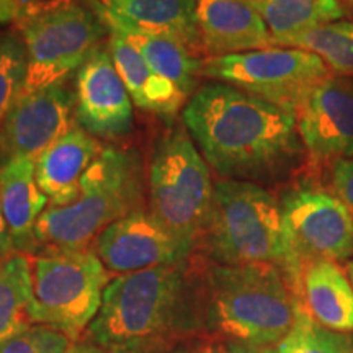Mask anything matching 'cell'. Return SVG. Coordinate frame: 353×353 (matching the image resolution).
<instances>
[{"instance_id":"cell-1","label":"cell","mask_w":353,"mask_h":353,"mask_svg":"<svg viewBox=\"0 0 353 353\" xmlns=\"http://www.w3.org/2000/svg\"><path fill=\"white\" fill-rule=\"evenodd\" d=\"M182 123L206 164L228 180L270 183L301 164L296 114L229 83L198 88Z\"/></svg>"},{"instance_id":"cell-2","label":"cell","mask_w":353,"mask_h":353,"mask_svg":"<svg viewBox=\"0 0 353 353\" xmlns=\"http://www.w3.org/2000/svg\"><path fill=\"white\" fill-rule=\"evenodd\" d=\"M201 242L219 265H275L296 294L303 267L290 245L280 200L262 185L218 180Z\"/></svg>"},{"instance_id":"cell-3","label":"cell","mask_w":353,"mask_h":353,"mask_svg":"<svg viewBox=\"0 0 353 353\" xmlns=\"http://www.w3.org/2000/svg\"><path fill=\"white\" fill-rule=\"evenodd\" d=\"M206 296L211 325L237 343L276 347L296 319V294L270 263L213 265Z\"/></svg>"},{"instance_id":"cell-4","label":"cell","mask_w":353,"mask_h":353,"mask_svg":"<svg viewBox=\"0 0 353 353\" xmlns=\"http://www.w3.org/2000/svg\"><path fill=\"white\" fill-rule=\"evenodd\" d=\"M143 165L136 151L105 145L83 174L69 205L46 208L34 228L51 250L85 249L114 221L143 208Z\"/></svg>"},{"instance_id":"cell-5","label":"cell","mask_w":353,"mask_h":353,"mask_svg":"<svg viewBox=\"0 0 353 353\" xmlns=\"http://www.w3.org/2000/svg\"><path fill=\"white\" fill-rule=\"evenodd\" d=\"M185 298V263L164 265L113 278L88 341L130 352L169 332Z\"/></svg>"},{"instance_id":"cell-6","label":"cell","mask_w":353,"mask_h":353,"mask_svg":"<svg viewBox=\"0 0 353 353\" xmlns=\"http://www.w3.org/2000/svg\"><path fill=\"white\" fill-rule=\"evenodd\" d=\"M213 190L210 165L185 126L165 131L149 164V211L190 252L205 234Z\"/></svg>"},{"instance_id":"cell-7","label":"cell","mask_w":353,"mask_h":353,"mask_svg":"<svg viewBox=\"0 0 353 353\" xmlns=\"http://www.w3.org/2000/svg\"><path fill=\"white\" fill-rule=\"evenodd\" d=\"M15 23L28 54L25 92L64 82L108 34L94 8L76 0H41Z\"/></svg>"},{"instance_id":"cell-8","label":"cell","mask_w":353,"mask_h":353,"mask_svg":"<svg viewBox=\"0 0 353 353\" xmlns=\"http://www.w3.org/2000/svg\"><path fill=\"white\" fill-rule=\"evenodd\" d=\"M108 270L90 249L51 250L32 262L33 325H46L77 342L99 314Z\"/></svg>"},{"instance_id":"cell-9","label":"cell","mask_w":353,"mask_h":353,"mask_svg":"<svg viewBox=\"0 0 353 353\" xmlns=\"http://www.w3.org/2000/svg\"><path fill=\"white\" fill-rule=\"evenodd\" d=\"M201 76L229 83L296 114L309 92L327 79L330 70L312 52L272 46L239 54L206 57Z\"/></svg>"},{"instance_id":"cell-10","label":"cell","mask_w":353,"mask_h":353,"mask_svg":"<svg viewBox=\"0 0 353 353\" xmlns=\"http://www.w3.org/2000/svg\"><path fill=\"white\" fill-rule=\"evenodd\" d=\"M278 200L290 245L301 267L314 260H353V216L332 190L304 179L288 185Z\"/></svg>"},{"instance_id":"cell-11","label":"cell","mask_w":353,"mask_h":353,"mask_svg":"<svg viewBox=\"0 0 353 353\" xmlns=\"http://www.w3.org/2000/svg\"><path fill=\"white\" fill-rule=\"evenodd\" d=\"M74 113L97 139H117L132 128V99L118 74L107 43L99 44L77 70Z\"/></svg>"},{"instance_id":"cell-12","label":"cell","mask_w":353,"mask_h":353,"mask_svg":"<svg viewBox=\"0 0 353 353\" xmlns=\"http://www.w3.org/2000/svg\"><path fill=\"white\" fill-rule=\"evenodd\" d=\"M74 94L64 82L23 92L0 126V165L46 151L72 125Z\"/></svg>"},{"instance_id":"cell-13","label":"cell","mask_w":353,"mask_h":353,"mask_svg":"<svg viewBox=\"0 0 353 353\" xmlns=\"http://www.w3.org/2000/svg\"><path fill=\"white\" fill-rule=\"evenodd\" d=\"M192 254L149 210L131 211L97 237V255L108 272L134 273L185 263Z\"/></svg>"},{"instance_id":"cell-14","label":"cell","mask_w":353,"mask_h":353,"mask_svg":"<svg viewBox=\"0 0 353 353\" xmlns=\"http://www.w3.org/2000/svg\"><path fill=\"white\" fill-rule=\"evenodd\" d=\"M298 132L317 162L353 157V82L329 76L309 92L296 112Z\"/></svg>"},{"instance_id":"cell-15","label":"cell","mask_w":353,"mask_h":353,"mask_svg":"<svg viewBox=\"0 0 353 353\" xmlns=\"http://www.w3.org/2000/svg\"><path fill=\"white\" fill-rule=\"evenodd\" d=\"M201 50L208 57L239 54L273 46L254 0H195Z\"/></svg>"},{"instance_id":"cell-16","label":"cell","mask_w":353,"mask_h":353,"mask_svg":"<svg viewBox=\"0 0 353 353\" xmlns=\"http://www.w3.org/2000/svg\"><path fill=\"white\" fill-rule=\"evenodd\" d=\"M103 148L85 130L74 126L34 159L38 187L48 196L50 206H65L77 196L83 174Z\"/></svg>"},{"instance_id":"cell-17","label":"cell","mask_w":353,"mask_h":353,"mask_svg":"<svg viewBox=\"0 0 353 353\" xmlns=\"http://www.w3.org/2000/svg\"><path fill=\"white\" fill-rule=\"evenodd\" d=\"M296 299L322 327L341 334L353 332V286L337 262L314 260L304 263Z\"/></svg>"},{"instance_id":"cell-18","label":"cell","mask_w":353,"mask_h":353,"mask_svg":"<svg viewBox=\"0 0 353 353\" xmlns=\"http://www.w3.org/2000/svg\"><path fill=\"white\" fill-rule=\"evenodd\" d=\"M48 203L38 187L33 157H13L0 165V206L15 250L37 245L34 228Z\"/></svg>"},{"instance_id":"cell-19","label":"cell","mask_w":353,"mask_h":353,"mask_svg":"<svg viewBox=\"0 0 353 353\" xmlns=\"http://www.w3.org/2000/svg\"><path fill=\"white\" fill-rule=\"evenodd\" d=\"M92 8L99 15L107 32L118 33L126 41H130L159 76L170 81L188 99L190 95L195 94L203 70V61L198 59L195 52L190 51L185 44L179 43L174 38L143 32V30L114 19L94 3H92Z\"/></svg>"},{"instance_id":"cell-20","label":"cell","mask_w":353,"mask_h":353,"mask_svg":"<svg viewBox=\"0 0 353 353\" xmlns=\"http://www.w3.org/2000/svg\"><path fill=\"white\" fill-rule=\"evenodd\" d=\"M90 3L143 32L174 38L193 52L201 50L195 0H90Z\"/></svg>"},{"instance_id":"cell-21","label":"cell","mask_w":353,"mask_h":353,"mask_svg":"<svg viewBox=\"0 0 353 353\" xmlns=\"http://www.w3.org/2000/svg\"><path fill=\"white\" fill-rule=\"evenodd\" d=\"M105 43L136 107L159 117L172 118L187 105L188 97L170 81L159 76L130 41L118 33L108 32Z\"/></svg>"},{"instance_id":"cell-22","label":"cell","mask_w":353,"mask_h":353,"mask_svg":"<svg viewBox=\"0 0 353 353\" xmlns=\"http://www.w3.org/2000/svg\"><path fill=\"white\" fill-rule=\"evenodd\" d=\"M254 6L272 34L273 46L317 25L341 20L345 13L339 0H254Z\"/></svg>"},{"instance_id":"cell-23","label":"cell","mask_w":353,"mask_h":353,"mask_svg":"<svg viewBox=\"0 0 353 353\" xmlns=\"http://www.w3.org/2000/svg\"><path fill=\"white\" fill-rule=\"evenodd\" d=\"M32 260L23 254L0 257V343L33 325Z\"/></svg>"},{"instance_id":"cell-24","label":"cell","mask_w":353,"mask_h":353,"mask_svg":"<svg viewBox=\"0 0 353 353\" xmlns=\"http://www.w3.org/2000/svg\"><path fill=\"white\" fill-rule=\"evenodd\" d=\"M278 46L309 51L319 56L330 72L341 77L353 76V21L337 20L317 25Z\"/></svg>"},{"instance_id":"cell-25","label":"cell","mask_w":353,"mask_h":353,"mask_svg":"<svg viewBox=\"0 0 353 353\" xmlns=\"http://www.w3.org/2000/svg\"><path fill=\"white\" fill-rule=\"evenodd\" d=\"M278 353H353L350 334L322 327L299 306L293 327L276 345Z\"/></svg>"},{"instance_id":"cell-26","label":"cell","mask_w":353,"mask_h":353,"mask_svg":"<svg viewBox=\"0 0 353 353\" xmlns=\"http://www.w3.org/2000/svg\"><path fill=\"white\" fill-rule=\"evenodd\" d=\"M28 54L20 33H0V126L23 95Z\"/></svg>"},{"instance_id":"cell-27","label":"cell","mask_w":353,"mask_h":353,"mask_svg":"<svg viewBox=\"0 0 353 353\" xmlns=\"http://www.w3.org/2000/svg\"><path fill=\"white\" fill-rule=\"evenodd\" d=\"M70 343L59 330L32 325L25 332L0 343V353H65Z\"/></svg>"},{"instance_id":"cell-28","label":"cell","mask_w":353,"mask_h":353,"mask_svg":"<svg viewBox=\"0 0 353 353\" xmlns=\"http://www.w3.org/2000/svg\"><path fill=\"white\" fill-rule=\"evenodd\" d=\"M330 190L353 216V157L332 162Z\"/></svg>"},{"instance_id":"cell-29","label":"cell","mask_w":353,"mask_h":353,"mask_svg":"<svg viewBox=\"0 0 353 353\" xmlns=\"http://www.w3.org/2000/svg\"><path fill=\"white\" fill-rule=\"evenodd\" d=\"M65 353H130V352H123V350H114V348H107L97 345L94 342H74L70 343V347L68 348Z\"/></svg>"},{"instance_id":"cell-30","label":"cell","mask_w":353,"mask_h":353,"mask_svg":"<svg viewBox=\"0 0 353 353\" xmlns=\"http://www.w3.org/2000/svg\"><path fill=\"white\" fill-rule=\"evenodd\" d=\"M13 250H15V247H13L6 219H3L2 214V206H0V257H7V255H10Z\"/></svg>"},{"instance_id":"cell-31","label":"cell","mask_w":353,"mask_h":353,"mask_svg":"<svg viewBox=\"0 0 353 353\" xmlns=\"http://www.w3.org/2000/svg\"><path fill=\"white\" fill-rule=\"evenodd\" d=\"M226 353H278L276 347H262V345H249V343H237L228 347Z\"/></svg>"},{"instance_id":"cell-32","label":"cell","mask_w":353,"mask_h":353,"mask_svg":"<svg viewBox=\"0 0 353 353\" xmlns=\"http://www.w3.org/2000/svg\"><path fill=\"white\" fill-rule=\"evenodd\" d=\"M19 8L13 6L8 0H0V23H8L19 19Z\"/></svg>"},{"instance_id":"cell-33","label":"cell","mask_w":353,"mask_h":353,"mask_svg":"<svg viewBox=\"0 0 353 353\" xmlns=\"http://www.w3.org/2000/svg\"><path fill=\"white\" fill-rule=\"evenodd\" d=\"M8 2H12L13 6H15L17 8H19V12L21 13L23 10H26V8L33 7L34 3L41 2V0H8Z\"/></svg>"},{"instance_id":"cell-34","label":"cell","mask_w":353,"mask_h":353,"mask_svg":"<svg viewBox=\"0 0 353 353\" xmlns=\"http://www.w3.org/2000/svg\"><path fill=\"white\" fill-rule=\"evenodd\" d=\"M200 353H226V352H224V348L219 345H210V347L203 348Z\"/></svg>"},{"instance_id":"cell-35","label":"cell","mask_w":353,"mask_h":353,"mask_svg":"<svg viewBox=\"0 0 353 353\" xmlns=\"http://www.w3.org/2000/svg\"><path fill=\"white\" fill-rule=\"evenodd\" d=\"M345 272H347L348 278H350L352 286H353V260H350V262H347V265H345Z\"/></svg>"},{"instance_id":"cell-36","label":"cell","mask_w":353,"mask_h":353,"mask_svg":"<svg viewBox=\"0 0 353 353\" xmlns=\"http://www.w3.org/2000/svg\"><path fill=\"white\" fill-rule=\"evenodd\" d=\"M350 3H352V6H353V0H350Z\"/></svg>"},{"instance_id":"cell-37","label":"cell","mask_w":353,"mask_h":353,"mask_svg":"<svg viewBox=\"0 0 353 353\" xmlns=\"http://www.w3.org/2000/svg\"><path fill=\"white\" fill-rule=\"evenodd\" d=\"M182 353H183V352H182Z\"/></svg>"}]
</instances>
